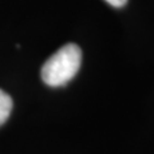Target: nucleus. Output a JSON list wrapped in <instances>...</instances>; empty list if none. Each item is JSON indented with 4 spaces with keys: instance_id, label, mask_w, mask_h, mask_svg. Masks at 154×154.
<instances>
[{
    "instance_id": "obj_3",
    "label": "nucleus",
    "mask_w": 154,
    "mask_h": 154,
    "mask_svg": "<svg viewBox=\"0 0 154 154\" xmlns=\"http://www.w3.org/2000/svg\"><path fill=\"white\" fill-rule=\"evenodd\" d=\"M105 2L114 8H122L125 4L127 3V0H105Z\"/></svg>"
},
{
    "instance_id": "obj_2",
    "label": "nucleus",
    "mask_w": 154,
    "mask_h": 154,
    "mask_svg": "<svg viewBox=\"0 0 154 154\" xmlns=\"http://www.w3.org/2000/svg\"><path fill=\"white\" fill-rule=\"evenodd\" d=\"M13 109V100L5 91L0 90V126H3L9 118Z\"/></svg>"
},
{
    "instance_id": "obj_1",
    "label": "nucleus",
    "mask_w": 154,
    "mask_h": 154,
    "mask_svg": "<svg viewBox=\"0 0 154 154\" xmlns=\"http://www.w3.org/2000/svg\"><path fill=\"white\" fill-rule=\"evenodd\" d=\"M82 60V51L76 44H67L57 50L41 68L42 81L51 88H59L77 75Z\"/></svg>"
}]
</instances>
